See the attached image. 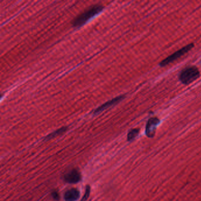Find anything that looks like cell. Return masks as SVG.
Listing matches in <instances>:
<instances>
[{
	"mask_svg": "<svg viewBox=\"0 0 201 201\" xmlns=\"http://www.w3.org/2000/svg\"><path fill=\"white\" fill-rule=\"evenodd\" d=\"M103 6L100 4H96L91 6L87 10L84 11L77 17H76L71 22L72 25L74 27L82 26L85 23H87L90 19L100 13L103 10Z\"/></svg>",
	"mask_w": 201,
	"mask_h": 201,
	"instance_id": "obj_1",
	"label": "cell"
},
{
	"mask_svg": "<svg viewBox=\"0 0 201 201\" xmlns=\"http://www.w3.org/2000/svg\"><path fill=\"white\" fill-rule=\"evenodd\" d=\"M199 75V71L196 67L189 66L182 70L179 75V79L183 84L188 85L198 79Z\"/></svg>",
	"mask_w": 201,
	"mask_h": 201,
	"instance_id": "obj_2",
	"label": "cell"
},
{
	"mask_svg": "<svg viewBox=\"0 0 201 201\" xmlns=\"http://www.w3.org/2000/svg\"><path fill=\"white\" fill-rule=\"evenodd\" d=\"M194 45L192 43L189 44L185 46L184 47L182 48V49L179 50L178 51H176L175 53H173L172 55L168 57L167 58H166L164 60H162L159 63V65L160 67H165L166 65H168L170 63L175 61V60L179 59L180 57H182V55H184L185 54L188 53L190 50L192 49V48L194 47Z\"/></svg>",
	"mask_w": 201,
	"mask_h": 201,
	"instance_id": "obj_3",
	"label": "cell"
},
{
	"mask_svg": "<svg viewBox=\"0 0 201 201\" xmlns=\"http://www.w3.org/2000/svg\"><path fill=\"white\" fill-rule=\"evenodd\" d=\"M160 123L157 118H152L148 121L146 126V135L148 138L154 137L156 128Z\"/></svg>",
	"mask_w": 201,
	"mask_h": 201,
	"instance_id": "obj_4",
	"label": "cell"
},
{
	"mask_svg": "<svg viewBox=\"0 0 201 201\" xmlns=\"http://www.w3.org/2000/svg\"><path fill=\"white\" fill-rule=\"evenodd\" d=\"M124 97H125V95H119V96H118L115 98H114V99L106 102L95 109L94 111V114H99V113L102 112V111L106 110L109 108H110L112 106H114V105H116V104L119 103L120 101H122Z\"/></svg>",
	"mask_w": 201,
	"mask_h": 201,
	"instance_id": "obj_5",
	"label": "cell"
},
{
	"mask_svg": "<svg viewBox=\"0 0 201 201\" xmlns=\"http://www.w3.org/2000/svg\"><path fill=\"white\" fill-rule=\"evenodd\" d=\"M64 180L67 183L75 184L81 180L80 172L76 169H73L64 175Z\"/></svg>",
	"mask_w": 201,
	"mask_h": 201,
	"instance_id": "obj_6",
	"label": "cell"
},
{
	"mask_svg": "<svg viewBox=\"0 0 201 201\" xmlns=\"http://www.w3.org/2000/svg\"><path fill=\"white\" fill-rule=\"evenodd\" d=\"M80 196V192L77 189H70L67 190L64 194V198L65 201H75Z\"/></svg>",
	"mask_w": 201,
	"mask_h": 201,
	"instance_id": "obj_7",
	"label": "cell"
},
{
	"mask_svg": "<svg viewBox=\"0 0 201 201\" xmlns=\"http://www.w3.org/2000/svg\"><path fill=\"white\" fill-rule=\"evenodd\" d=\"M68 128L67 127H62L59 129H57V130L52 132L51 133L49 134V135L47 136L45 138V140H49L51 139H53L56 136H58L60 135H62L63 133H64V132H65L67 130Z\"/></svg>",
	"mask_w": 201,
	"mask_h": 201,
	"instance_id": "obj_8",
	"label": "cell"
},
{
	"mask_svg": "<svg viewBox=\"0 0 201 201\" xmlns=\"http://www.w3.org/2000/svg\"><path fill=\"white\" fill-rule=\"evenodd\" d=\"M139 133V130L138 129H133L129 131L128 134V140L132 141L135 139Z\"/></svg>",
	"mask_w": 201,
	"mask_h": 201,
	"instance_id": "obj_9",
	"label": "cell"
},
{
	"mask_svg": "<svg viewBox=\"0 0 201 201\" xmlns=\"http://www.w3.org/2000/svg\"><path fill=\"white\" fill-rule=\"evenodd\" d=\"M90 194V186L87 185L85 188V194L82 198L81 201H86L87 199L89 198Z\"/></svg>",
	"mask_w": 201,
	"mask_h": 201,
	"instance_id": "obj_10",
	"label": "cell"
},
{
	"mask_svg": "<svg viewBox=\"0 0 201 201\" xmlns=\"http://www.w3.org/2000/svg\"><path fill=\"white\" fill-rule=\"evenodd\" d=\"M51 195H52V197L54 199H55L56 200H59L60 195H59L58 192H57V191H54V192H53L51 193Z\"/></svg>",
	"mask_w": 201,
	"mask_h": 201,
	"instance_id": "obj_11",
	"label": "cell"
}]
</instances>
